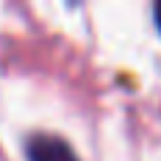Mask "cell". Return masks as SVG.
Segmentation results:
<instances>
[{"label":"cell","instance_id":"6da1fadb","mask_svg":"<svg viewBox=\"0 0 161 161\" xmlns=\"http://www.w3.org/2000/svg\"><path fill=\"white\" fill-rule=\"evenodd\" d=\"M25 150H28V161H76L71 144L57 136H34Z\"/></svg>","mask_w":161,"mask_h":161},{"label":"cell","instance_id":"7a4b0ae2","mask_svg":"<svg viewBox=\"0 0 161 161\" xmlns=\"http://www.w3.org/2000/svg\"><path fill=\"white\" fill-rule=\"evenodd\" d=\"M156 23H158V28H161V3H156Z\"/></svg>","mask_w":161,"mask_h":161}]
</instances>
